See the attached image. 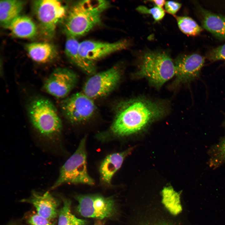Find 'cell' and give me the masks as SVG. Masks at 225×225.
Masks as SVG:
<instances>
[{
  "label": "cell",
  "mask_w": 225,
  "mask_h": 225,
  "mask_svg": "<svg viewBox=\"0 0 225 225\" xmlns=\"http://www.w3.org/2000/svg\"><path fill=\"white\" fill-rule=\"evenodd\" d=\"M165 106L159 102L138 98L125 102L111 126L110 135L118 138L137 132L165 115Z\"/></svg>",
  "instance_id": "1"
},
{
  "label": "cell",
  "mask_w": 225,
  "mask_h": 225,
  "mask_svg": "<svg viewBox=\"0 0 225 225\" xmlns=\"http://www.w3.org/2000/svg\"><path fill=\"white\" fill-rule=\"evenodd\" d=\"M110 3L103 0L78 1L71 6L65 18L63 30L66 36H82L99 24L102 12Z\"/></svg>",
  "instance_id": "2"
},
{
  "label": "cell",
  "mask_w": 225,
  "mask_h": 225,
  "mask_svg": "<svg viewBox=\"0 0 225 225\" xmlns=\"http://www.w3.org/2000/svg\"><path fill=\"white\" fill-rule=\"evenodd\" d=\"M175 74L174 63L167 53L149 51L141 57L136 75L146 78L153 86L160 88Z\"/></svg>",
  "instance_id": "3"
},
{
  "label": "cell",
  "mask_w": 225,
  "mask_h": 225,
  "mask_svg": "<svg viewBox=\"0 0 225 225\" xmlns=\"http://www.w3.org/2000/svg\"><path fill=\"white\" fill-rule=\"evenodd\" d=\"M28 112L34 128L42 135L51 138L61 132L62 124L55 106L49 99L42 97L33 99Z\"/></svg>",
  "instance_id": "4"
},
{
  "label": "cell",
  "mask_w": 225,
  "mask_h": 225,
  "mask_svg": "<svg viewBox=\"0 0 225 225\" xmlns=\"http://www.w3.org/2000/svg\"><path fill=\"white\" fill-rule=\"evenodd\" d=\"M87 137L81 140L77 149L61 168L58 178L51 187L55 189L64 183L93 185L95 182L89 176L87 168Z\"/></svg>",
  "instance_id": "5"
},
{
  "label": "cell",
  "mask_w": 225,
  "mask_h": 225,
  "mask_svg": "<svg viewBox=\"0 0 225 225\" xmlns=\"http://www.w3.org/2000/svg\"><path fill=\"white\" fill-rule=\"evenodd\" d=\"M32 7L42 34L52 38L58 25L66 16V6L58 0H37L33 1Z\"/></svg>",
  "instance_id": "6"
},
{
  "label": "cell",
  "mask_w": 225,
  "mask_h": 225,
  "mask_svg": "<svg viewBox=\"0 0 225 225\" xmlns=\"http://www.w3.org/2000/svg\"><path fill=\"white\" fill-rule=\"evenodd\" d=\"M92 75L85 82L82 92L93 100L105 96L116 88L121 78L122 70L117 65Z\"/></svg>",
  "instance_id": "7"
},
{
  "label": "cell",
  "mask_w": 225,
  "mask_h": 225,
  "mask_svg": "<svg viewBox=\"0 0 225 225\" xmlns=\"http://www.w3.org/2000/svg\"><path fill=\"white\" fill-rule=\"evenodd\" d=\"M77 208L82 216L101 220L112 216L116 212L115 202L112 198L98 194L78 196Z\"/></svg>",
  "instance_id": "8"
},
{
  "label": "cell",
  "mask_w": 225,
  "mask_h": 225,
  "mask_svg": "<svg viewBox=\"0 0 225 225\" xmlns=\"http://www.w3.org/2000/svg\"><path fill=\"white\" fill-rule=\"evenodd\" d=\"M60 107L66 118L72 123L85 121L93 114L96 109L93 100L83 92L75 93L65 98Z\"/></svg>",
  "instance_id": "9"
},
{
  "label": "cell",
  "mask_w": 225,
  "mask_h": 225,
  "mask_svg": "<svg viewBox=\"0 0 225 225\" xmlns=\"http://www.w3.org/2000/svg\"><path fill=\"white\" fill-rule=\"evenodd\" d=\"M77 80V75L72 70L65 68H58L46 79L43 88L56 98H63L74 88Z\"/></svg>",
  "instance_id": "10"
},
{
  "label": "cell",
  "mask_w": 225,
  "mask_h": 225,
  "mask_svg": "<svg viewBox=\"0 0 225 225\" xmlns=\"http://www.w3.org/2000/svg\"><path fill=\"white\" fill-rule=\"evenodd\" d=\"M129 45V42L125 39L113 42L87 40L80 43L79 51L84 58L94 62L112 53L126 49Z\"/></svg>",
  "instance_id": "11"
},
{
  "label": "cell",
  "mask_w": 225,
  "mask_h": 225,
  "mask_svg": "<svg viewBox=\"0 0 225 225\" xmlns=\"http://www.w3.org/2000/svg\"><path fill=\"white\" fill-rule=\"evenodd\" d=\"M205 62V58L197 53L182 55L174 63L175 83L177 85L189 82L197 78Z\"/></svg>",
  "instance_id": "12"
},
{
  "label": "cell",
  "mask_w": 225,
  "mask_h": 225,
  "mask_svg": "<svg viewBox=\"0 0 225 225\" xmlns=\"http://www.w3.org/2000/svg\"><path fill=\"white\" fill-rule=\"evenodd\" d=\"M22 202L33 205L38 214L51 221L58 214L59 202L48 192L42 194L33 192L30 198Z\"/></svg>",
  "instance_id": "13"
},
{
  "label": "cell",
  "mask_w": 225,
  "mask_h": 225,
  "mask_svg": "<svg viewBox=\"0 0 225 225\" xmlns=\"http://www.w3.org/2000/svg\"><path fill=\"white\" fill-rule=\"evenodd\" d=\"M132 150V148H129L122 152L110 154L105 158L99 169L100 179L103 182L108 185L111 184L113 176Z\"/></svg>",
  "instance_id": "14"
},
{
  "label": "cell",
  "mask_w": 225,
  "mask_h": 225,
  "mask_svg": "<svg viewBox=\"0 0 225 225\" xmlns=\"http://www.w3.org/2000/svg\"><path fill=\"white\" fill-rule=\"evenodd\" d=\"M79 42L76 38L67 36L65 52L70 62L88 74L93 75L96 71L94 62L88 60L80 54Z\"/></svg>",
  "instance_id": "15"
},
{
  "label": "cell",
  "mask_w": 225,
  "mask_h": 225,
  "mask_svg": "<svg viewBox=\"0 0 225 225\" xmlns=\"http://www.w3.org/2000/svg\"><path fill=\"white\" fill-rule=\"evenodd\" d=\"M25 48L30 57L39 63H46L54 59L57 55L56 48L47 42H34L27 43Z\"/></svg>",
  "instance_id": "16"
},
{
  "label": "cell",
  "mask_w": 225,
  "mask_h": 225,
  "mask_svg": "<svg viewBox=\"0 0 225 225\" xmlns=\"http://www.w3.org/2000/svg\"><path fill=\"white\" fill-rule=\"evenodd\" d=\"M15 37L22 38H31L37 33L36 26L28 16L20 15L13 20L7 28Z\"/></svg>",
  "instance_id": "17"
},
{
  "label": "cell",
  "mask_w": 225,
  "mask_h": 225,
  "mask_svg": "<svg viewBox=\"0 0 225 225\" xmlns=\"http://www.w3.org/2000/svg\"><path fill=\"white\" fill-rule=\"evenodd\" d=\"M203 27L217 37L225 39V16L202 9Z\"/></svg>",
  "instance_id": "18"
},
{
  "label": "cell",
  "mask_w": 225,
  "mask_h": 225,
  "mask_svg": "<svg viewBox=\"0 0 225 225\" xmlns=\"http://www.w3.org/2000/svg\"><path fill=\"white\" fill-rule=\"evenodd\" d=\"M25 3V1L22 0H0L1 25L6 28L13 20L20 15Z\"/></svg>",
  "instance_id": "19"
},
{
  "label": "cell",
  "mask_w": 225,
  "mask_h": 225,
  "mask_svg": "<svg viewBox=\"0 0 225 225\" xmlns=\"http://www.w3.org/2000/svg\"><path fill=\"white\" fill-rule=\"evenodd\" d=\"M63 206L58 211L57 225H87L88 222L78 218L71 211V202L69 199H62Z\"/></svg>",
  "instance_id": "20"
},
{
  "label": "cell",
  "mask_w": 225,
  "mask_h": 225,
  "mask_svg": "<svg viewBox=\"0 0 225 225\" xmlns=\"http://www.w3.org/2000/svg\"><path fill=\"white\" fill-rule=\"evenodd\" d=\"M163 202L166 207L173 214H177L182 210L179 195L171 187L162 190Z\"/></svg>",
  "instance_id": "21"
},
{
  "label": "cell",
  "mask_w": 225,
  "mask_h": 225,
  "mask_svg": "<svg viewBox=\"0 0 225 225\" xmlns=\"http://www.w3.org/2000/svg\"><path fill=\"white\" fill-rule=\"evenodd\" d=\"M175 18L179 28L185 34L196 36L202 31V28L191 18L188 16H176Z\"/></svg>",
  "instance_id": "22"
},
{
  "label": "cell",
  "mask_w": 225,
  "mask_h": 225,
  "mask_svg": "<svg viewBox=\"0 0 225 225\" xmlns=\"http://www.w3.org/2000/svg\"><path fill=\"white\" fill-rule=\"evenodd\" d=\"M209 165L215 168L225 162V136L212 148Z\"/></svg>",
  "instance_id": "23"
},
{
  "label": "cell",
  "mask_w": 225,
  "mask_h": 225,
  "mask_svg": "<svg viewBox=\"0 0 225 225\" xmlns=\"http://www.w3.org/2000/svg\"><path fill=\"white\" fill-rule=\"evenodd\" d=\"M139 12L143 14H148L152 15L155 21H159L163 18L165 15L164 10L161 8L155 6L149 9L143 6H140L136 8Z\"/></svg>",
  "instance_id": "24"
},
{
  "label": "cell",
  "mask_w": 225,
  "mask_h": 225,
  "mask_svg": "<svg viewBox=\"0 0 225 225\" xmlns=\"http://www.w3.org/2000/svg\"><path fill=\"white\" fill-rule=\"evenodd\" d=\"M208 57L212 61H225V43L212 49L209 52Z\"/></svg>",
  "instance_id": "25"
},
{
  "label": "cell",
  "mask_w": 225,
  "mask_h": 225,
  "mask_svg": "<svg viewBox=\"0 0 225 225\" xmlns=\"http://www.w3.org/2000/svg\"><path fill=\"white\" fill-rule=\"evenodd\" d=\"M28 222L30 225H55L52 221L39 215L37 213L30 215Z\"/></svg>",
  "instance_id": "26"
},
{
  "label": "cell",
  "mask_w": 225,
  "mask_h": 225,
  "mask_svg": "<svg viewBox=\"0 0 225 225\" xmlns=\"http://www.w3.org/2000/svg\"><path fill=\"white\" fill-rule=\"evenodd\" d=\"M182 4L173 1H167L165 2V8L168 13L174 15L180 9Z\"/></svg>",
  "instance_id": "27"
},
{
  "label": "cell",
  "mask_w": 225,
  "mask_h": 225,
  "mask_svg": "<svg viewBox=\"0 0 225 225\" xmlns=\"http://www.w3.org/2000/svg\"><path fill=\"white\" fill-rule=\"evenodd\" d=\"M151 1L153 2L155 6H158L159 7L162 8V7L165 4V1L164 0H152Z\"/></svg>",
  "instance_id": "28"
},
{
  "label": "cell",
  "mask_w": 225,
  "mask_h": 225,
  "mask_svg": "<svg viewBox=\"0 0 225 225\" xmlns=\"http://www.w3.org/2000/svg\"><path fill=\"white\" fill-rule=\"evenodd\" d=\"M94 225H103V224L102 222L99 220H98L95 223Z\"/></svg>",
  "instance_id": "29"
},
{
  "label": "cell",
  "mask_w": 225,
  "mask_h": 225,
  "mask_svg": "<svg viewBox=\"0 0 225 225\" xmlns=\"http://www.w3.org/2000/svg\"><path fill=\"white\" fill-rule=\"evenodd\" d=\"M8 225H20L16 222H11V223H9Z\"/></svg>",
  "instance_id": "30"
},
{
  "label": "cell",
  "mask_w": 225,
  "mask_h": 225,
  "mask_svg": "<svg viewBox=\"0 0 225 225\" xmlns=\"http://www.w3.org/2000/svg\"><path fill=\"white\" fill-rule=\"evenodd\" d=\"M223 125H225V120H224V121L223 122Z\"/></svg>",
  "instance_id": "31"
}]
</instances>
